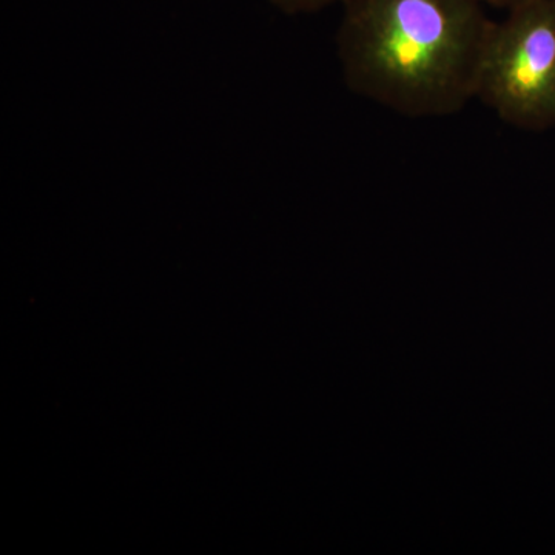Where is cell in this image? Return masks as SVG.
I'll return each instance as SVG.
<instances>
[{"label": "cell", "mask_w": 555, "mask_h": 555, "mask_svg": "<svg viewBox=\"0 0 555 555\" xmlns=\"http://www.w3.org/2000/svg\"><path fill=\"white\" fill-rule=\"evenodd\" d=\"M338 57L353 93L411 118L476 98L491 22L481 0H345Z\"/></svg>", "instance_id": "1"}, {"label": "cell", "mask_w": 555, "mask_h": 555, "mask_svg": "<svg viewBox=\"0 0 555 555\" xmlns=\"http://www.w3.org/2000/svg\"><path fill=\"white\" fill-rule=\"evenodd\" d=\"M476 98L517 129L555 126V0H528L491 22Z\"/></svg>", "instance_id": "2"}, {"label": "cell", "mask_w": 555, "mask_h": 555, "mask_svg": "<svg viewBox=\"0 0 555 555\" xmlns=\"http://www.w3.org/2000/svg\"><path fill=\"white\" fill-rule=\"evenodd\" d=\"M268 2L286 14H308L345 0H268Z\"/></svg>", "instance_id": "3"}, {"label": "cell", "mask_w": 555, "mask_h": 555, "mask_svg": "<svg viewBox=\"0 0 555 555\" xmlns=\"http://www.w3.org/2000/svg\"><path fill=\"white\" fill-rule=\"evenodd\" d=\"M485 5L495 7V9L513 10L521 3L528 2V0H481Z\"/></svg>", "instance_id": "4"}]
</instances>
